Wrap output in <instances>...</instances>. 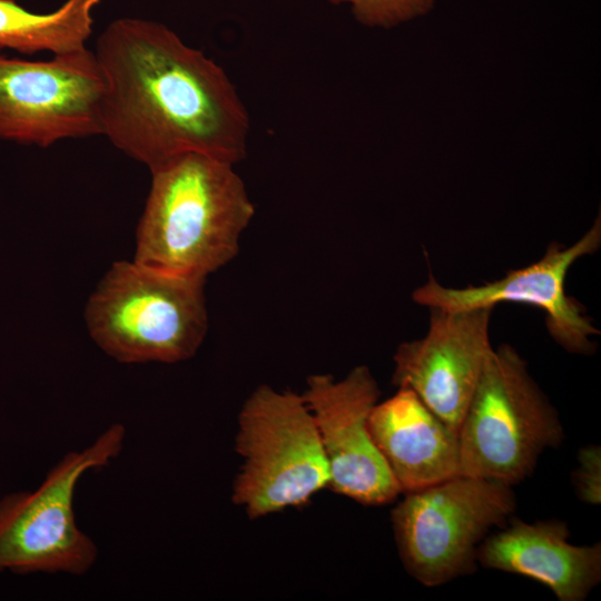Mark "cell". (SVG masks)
Masks as SVG:
<instances>
[{"mask_svg":"<svg viewBox=\"0 0 601 601\" xmlns=\"http://www.w3.org/2000/svg\"><path fill=\"white\" fill-rule=\"evenodd\" d=\"M572 483L580 501L601 503V446L590 444L578 452V466L572 473Z\"/></svg>","mask_w":601,"mask_h":601,"instance_id":"obj_16","label":"cell"},{"mask_svg":"<svg viewBox=\"0 0 601 601\" xmlns=\"http://www.w3.org/2000/svg\"><path fill=\"white\" fill-rule=\"evenodd\" d=\"M105 79L85 48L27 60L0 52V139L47 148L102 136Z\"/></svg>","mask_w":601,"mask_h":601,"instance_id":"obj_8","label":"cell"},{"mask_svg":"<svg viewBox=\"0 0 601 601\" xmlns=\"http://www.w3.org/2000/svg\"><path fill=\"white\" fill-rule=\"evenodd\" d=\"M492 309L431 308L425 336L400 344L393 356V384L413 391L457 433L493 348L490 343Z\"/></svg>","mask_w":601,"mask_h":601,"instance_id":"obj_11","label":"cell"},{"mask_svg":"<svg viewBox=\"0 0 601 601\" xmlns=\"http://www.w3.org/2000/svg\"><path fill=\"white\" fill-rule=\"evenodd\" d=\"M600 244L601 223L598 218L570 247L552 243L538 262L509 270L497 280L451 288L431 275L412 297L420 305L451 312L493 308L500 303L531 305L545 313L548 331L561 347L573 354L590 355L595 349L591 337L600 332L580 303L566 295L565 277L575 260L597 252Z\"/></svg>","mask_w":601,"mask_h":601,"instance_id":"obj_10","label":"cell"},{"mask_svg":"<svg viewBox=\"0 0 601 601\" xmlns=\"http://www.w3.org/2000/svg\"><path fill=\"white\" fill-rule=\"evenodd\" d=\"M515 509L511 485L482 477L457 475L406 492L391 512L406 572L428 588L473 573L479 546Z\"/></svg>","mask_w":601,"mask_h":601,"instance_id":"obj_7","label":"cell"},{"mask_svg":"<svg viewBox=\"0 0 601 601\" xmlns=\"http://www.w3.org/2000/svg\"><path fill=\"white\" fill-rule=\"evenodd\" d=\"M126 428L109 425L80 451L66 453L33 490L0 497V572L82 575L98 548L77 524L76 487L91 470L105 467L124 447Z\"/></svg>","mask_w":601,"mask_h":601,"instance_id":"obj_5","label":"cell"},{"mask_svg":"<svg viewBox=\"0 0 601 601\" xmlns=\"http://www.w3.org/2000/svg\"><path fill=\"white\" fill-rule=\"evenodd\" d=\"M349 3L356 19L368 26L392 27L426 13L433 0H331Z\"/></svg>","mask_w":601,"mask_h":601,"instance_id":"obj_15","label":"cell"},{"mask_svg":"<svg viewBox=\"0 0 601 601\" xmlns=\"http://www.w3.org/2000/svg\"><path fill=\"white\" fill-rule=\"evenodd\" d=\"M564 439L558 412L511 345L492 348L459 428L460 474L513 486Z\"/></svg>","mask_w":601,"mask_h":601,"instance_id":"obj_4","label":"cell"},{"mask_svg":"<svg viewBox=\"0 0 601 601\" xmlns=\"http://www.w3.org/2000/svg\"><path fill=\"white\" fill-rule=\"evenodd\" d=\"M100 0H67L57 10L36 13L14 0H0V49L21 53H69L87 48L92 11Z\"/></svg>","mask_w":601,"mask_h":601,"instance_id":"obj_14","label":"cell"},{"mask_svg":"<svg viewBox=\"0 0 601 601\" xmlns=\"http://www.w3.org/2000/svg\"><path fill=\"white\" fill-rule=\"evenodd\" d=\"M234 166L187 154L151 170L134 260L199 279L229 263L255 214Z\"/></svg>","mask_w":601,"mask_h":601,"instance_id":"obj_2","label":"cell"},{"mask_svg":"<svg viewBox=\"0 0 601 601\" xmlns=\"http://www.w3.org/2000/svg\"><path fill=\"white\" fill-rule=\"evenodd\" d=\"M316 424L329 471V489L364 505H383L401 492L374 444L367 420L380 388L368 367L344 378L312 375L302 394Z\"/></svg>","mask_w":601,"mask_h":601,"instance_id":"obj_9","label":"cell"},{"mask_svg":"<svg viewBox=\"0 0 601 601\" xmlns=\"http://www.w3.org/2000/svg\"><path fill=\"white\" fill-rule=\"evenodd\" d=\"M205 280L116 262L86 304L89 335L119 363L186 361L208 327Z\"/></svg>","mask_w":601,"mask_h":601,"instance_id":"obj_3","label":"cell"},{"mask_svg":"<svg viewBox=\"0 0 601 601\" xmlns=\"http://www.w3.org/2000/svg\"><path fill=\"white\" fill-rule=\"evenodd\" d=\"M236 451L243 465L231 499L250 519L299 506L328 486L327 461L303 395L258 386L239 412Z\"/></svg>","mask_w":601,"mask_h":601,"instance_id":"obj_6","label":"cell"},{"mask_svg":"<svg viewBox=\"0 0 601 601\" xmlns=\"http://www.w3.org/2000/svg\"><path fill=\"white\" fill-rule=\"evenodd\" d=\"M367 425L402 493L461 475L459 433L410 388L377 402Z\"/></svg>","mask_w":601,"mask_h":601,"instance_id":"obj_13","label":"cell"},{"mask_svg":"<svg viewBox=\"0 0 601 601\" xmlns=\"http://www.w3.org/2000/svg\"><path fill=\"white\" fill-rule=\"evenodd\" d=\"M105 79L102 136L155 170L201 154L236 165L249 117L225 70L168 27L121 18L93 50Z\"/></svg>","mask_w":601,"mask_h":601,"instance_id":"obj_1","label":"cell"},{"mask_svg":"<svg viewBox=\"0 0 601 601\" xmlns=\"http://www.w3.org/2000/svg\"><path fill=\"white\" fill-rule=\"evenodd\" d=\"M563 521L511 516L477 550L486 569L520 574L548 587L560 601H583L601 581V544L574 545Z\"/></svg>","mask_w":601,"mask_h":601,"instance_id":"obj_12","label":"cell"}]
</instances>
